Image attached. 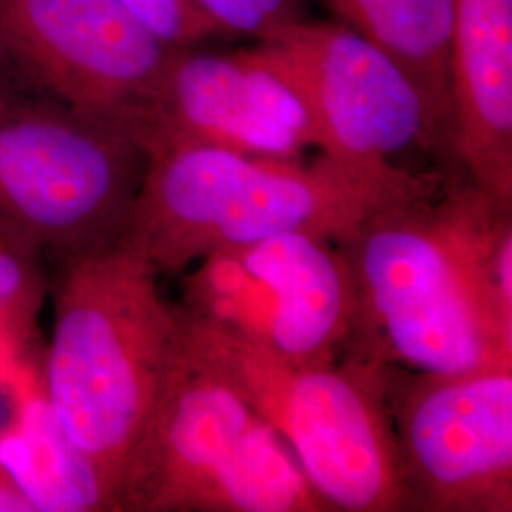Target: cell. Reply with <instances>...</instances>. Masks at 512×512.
<instances>
[{"label": "cell", "mask_w": 512, "mask_h": 512, "mask_svg": "<svg viewBox=\"0 0 512 512\" xmlns=\"http://www.w3.org/2000/svg\"><path fill=\"white\" fill-rule=\"evenodd\" d=\"M340 249L355 289L351 357L467 374L512 368V203L469 179L376 211Z\"/></svg>", "instance_id": "cell-1"}, {"label": "cell", "mask_w": 512, "mask_h": 512, "mask_svg": "<svg viewBox=\"0 0 512 512\" xmlns=\"http://www.w3.org/2000/svg\"><path fill=\"white\" fill-rule=\"evenodd\" d=\"M145 171L122 249L158 275L203 256L285 232L348 241L370 215L427 194L437 177L363 169L319 154L313 162L241 154L179 141L141 145Z\"/></svg>", "instance_id": "cell-2"}, {"label": "cell", "mask_w": 512, "mask_h": 512, "mask_svg": "<svg viewBox=\"0 0 512 512\" xmlns=\"http://www.w3.org/2000/svg\"><path fill=\"white\" fill-rule=\"evenodd\" d=\"M183 319L158 274L122 247L61 264L44 365L46 408L116 490L183 349Z\"/></svg>", "instance_id": "cell-3"}, {"label": "cell", "mask_w": 512, "mask_h": 512, "mask_svg": "<svg viewBox=\"0 0 512 512\" xmlns=\"http://www.w3.org/2000/svg\"><path fill=\"white\" fill-rule=\"evenodd\" d=\"M116 512L330 509L285 440L184 336L120 478Z\"/></svg>", "instance_id": "cell-4"}, {"label": "cell", "mask_w": 512, "mask_h": 512, "mask_svg": "<svg viewBox=\"0 0 512 512\" xmlns=\"http://www.w3.org/2000/svg\"><path fill=\"white\" fill-rule=\"evenodd\" d=\"M179 310L188 344L285 440L330 512H412L382 366L351 357L291 365Z\"/></svg>", "instance_id": "cell-5"}, {"label": "cell", "mask_w": 512, "mask_h": 512, "mask_svg": "<svg viewBox=\"0 0 512 512\" xmlns=\"http://www.w3.org/2000/svg\"><path fill=\"white\" fill-rule=\"evenodd\" d=\"M145 171L126 131L0 84V238L65 264L120 245Z\"/></svg>", "instance_id": "cell-6"}, {"label": "cell", "mask_w": 512, "mask_h": 512, "mask_svg": "<svg viewBox=\"0 0 512 512\" xmlns=\"http://www.w3.org/2000/svg\"><path fill=\"white\" fill-rule=\"evenodd\" d=\"M245 52L293 88L315 148L336 162L395 169L410 150L452 152L450 129L420 86L348 25L302 19Z\"/></svg>", "instance_id": "cell-7"}, {"label": "cell", "mask_w": 512, "mask_h": 512, "mask_svg": "<svg viewBox=\"0 0 512 512\" xmlns=\"http://www.w3.org/2000/svg\"><path fill=\"white\" fill-rule=\"evenodd\" d=\"M181 308L291 365L323 366L348 348L355 289L338 243L285 232L203 256Z\"/></svg>", "instance_id": "cell-8"}, {"label": "cell", "mask_w": 512, "mask_h": 512, "mask_svg": "<svg viewBox=\"0 0 512 512\" xmlns=\"http://www.w3.org/2000/svg\"><path fill=\"white\" fill-rule=\"evenodd\" d=\"M173 50L116 0H0L2 73L126 133Z\"/></svg>", "instance_id": "cell-9"}, {"label": "cell", "mask_w": 512, "mask_h": 512, "mask_svg": "<svg viewBox=\"0 0 512 512\" xmlns=\"http://www.w3.org/2000/svg\"><path fill=\"white\" fill-rule=\"evenodd\" d=\"M412 512H512V368H384Z\"/></svg>", "instance_id": "cell-10"}, {"label": "cell", "mask_w": 512, "mask_h": 512, "mask_svg": "<svg viewBox=\"0 0 512 512\" xmlns=\"http://www.w3.org/2000/svg\"><path fill=\"white\" fill-rule=\"evenodd\" d=\"M141 147L179 141L251 156L298 160L317 147L310 114L293 88L245 50L175 48L147 112L129 129Z\"/></svg>", "instance_id": "cell-11"}, {"label": "cell", "mask_w": 512, "mask_h": 512, "mask_svg": "<svg viewBox=\"0 0 512 512\" xmlns=\"http://www.w3.org/2000/svg\"><path fill=\"white\" fill-rule=\"evenodd\" d=\"M452 152L512 203V0H452Z\"/></svg>", "instance_id": "cell-12"}, {"label": "cell", "mask_w": 512, "mask_h": 512, "mask_svg": "<svg viewBox=\"0 0 512 512\" xmlns=\"http://www.w3.org/2000/svg\"><path fill=\"white\" fill-rule=\"evenodd\" d=\"M420 86L452 137V0H327Z\"/></svg>", "instance_id": "cell-13"}, {"label": "cell", "mask_w": 512, "mask_h": 512, "mask_svg": "<svg viewBox=\"0 0 512 512\" xmlns=\"http://www.w3.org/2000/svg\"><path fill=\"white\" fill-rule=\"evenodd\" d=\"M220 33L241 37H274L302 21V0H194Z\"/></svg>", "instance_id": "cell-14"}, {"label": "cell", "mask_w": 512, "mask_h": 512, "mask_svg": "<svg viewBox=\"0 0 512 512\" xmlns=\"http://www.w3.org/2000/svg\"><path fill=\"white\" fill-rule=\"evenodd\" d=\"M165 44L184 48L222 35L194 0H116Z\"/></svg>", "instance_id": "cell-15"}, {"label": "cell", "mask_w": 512, "mask_h": 512, "mask_svg": "<svg viewBox=\"0 0 512 512\" xmlns=\"http://www.w3.org/2000/svg\"><path fill=\"white\" fill-rule=\"evenodd\" d=\"M0 512H37L16 476L0 458Z\"/></svg>", "instance_id": "cell-16"}, {"label": "cell", "mask_w": 512, "mask_h": 512, "mask_svg": "<svg viewBox=\"0 0 512 512\" xmlns=\"http://www.w3.org/2000/svg\"><path fill=\"white\" fill-rule=\"evenodd\" d=\"M0 84H14L6 74L2 73V69H0Z\"/></svg>", "instance_id": "cell-17"}]
</instances>
